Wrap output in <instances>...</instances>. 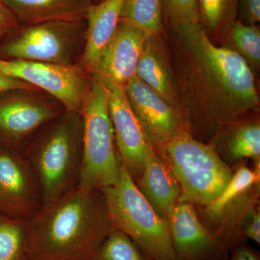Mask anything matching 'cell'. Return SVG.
I'll list each match as a JSON object with an SVG mask.
<instances>
[{"instance_id":"cell-1","label":"cell","mask_w":260,"mask_h":260,"mask_svg":"<svg viewBox=\"0 0 260 260\" xmlns=\"http://www.w3.org/2000/svg\"><path fill=\"white\" fill-rule=\"evenodd\" d=\"M167 42L184 121L188 118L211 132L259 109L249 65L235 51L212 42L200 23L169 30Z\"/></svg>"},{"instance_id":"cell-2","label":"cell","mask_w":260,"mask_h":260,"mask_svg":"<svg viewBox=\"0 0 260 260\" xmlns=\"http://www.w3.org/2000/svg\"><path fill=\"white\" fill-rule=\"evenodd\" d=\"M113 229L101 190L78 186L27 221L32 260H90Z\"/></svg>"},{"instance_id":"cell-3","label":"cell","mask_w":260,"mask_h":260,"mask_svg":"<svg viewBox=\"0 0 260 260\" xmlns=\"http://www.w3.org/2000/svg\"><path fill=\"white\" fill-rule=\"evenodd\" d=\"M23 152L35 174L43 205L78 186L83 164V120L66 112L48 123Z\"/></svg>"},{"instance_id":"cell-4","label":"cell","mask_w":260,"mask_h":260,"mask_svg":"<svg viewBox=\"0 0 260 260\" xmlns=\"http://www.w3.org/2000/svg\"><path fill=\"white\" fill-rule=\"evenodd\" d=\"M101 191L113 228L126 234L150 259L179 260L169 222L154 209L122 164L118 181Z\"/></svg>"},{"instance_id":"cell-5","label":"cell","mask_w":260,"mask_h":260,"mask_svg":"<svg viewBox=\"0 0 260 260\" xmlns=\"http://www.w3.org/2000/svg\"><path fill=\"white\" fill-rule=\"evenodd\" d=\"M83 120V164L78 187L102 190L119 179L121 164L115 148L109 112V90L92 79L81 112Z\"/></svg>"},{"instance_id":"cell-6","label":"cell","mask_w":260,"mask_h":260,"mask_svg":"<svg viewBox=\"0 0 260 260\" xmlns=\"http://www.w3.org/2000/svg\"><path fill=\"white\" fill-rule=\"evenodd\" d=\"M159 150L180 186L178 203L208 206L232 177L230 169L215 150L194 139L187 132L175 137Z\"/></svg>"},{"instance_id":"cell-7","label":"cell","mask_w":260,"mask_h":260,"mask_svg":"<svg viewBox=\"0 0 260 260\" xmlns=\"http://www.w3.org/2000/svg\"><path fill=\"white\" fill-rule=\"evenodd\" d=\"M79 23L56 20L28 25L0 44V58L73 64Z\"/></svg>"},{"instance_id":"cell-8","label":"cell","mask_w":260,"mask_h":260,"mask_svg":"<svg viewBox=\"0 0 260 260\" xmlns=\"http://www.w3.org/2000/svg\"><path fill=\"white\" fill-rule=\"evenodd\" d=\"M0 70L51 94L68 112H81L88 85L75 64L0 58Z\"/></svg>"},{"instance_id":"cell-9","label":"cell","mask_w":260,"mask_h":260,"mask_svg":"<svg viewBox=\"0 0 260 260\" xmlns=\"http://www.w3.org/2000/svg\"><path fill=\"white\" fill-rule=\"evenodd\" d=\"M24 90L0 93V144L22 154L39 130L61 115L59 108Z\"/></svg>"},{"instance_id":"cell-10","label":"cell","mask_w":260,"mask_h":260,"mask_svg":"<svg viewBox=\"0 0 260 260\" xmlns=\"http://www.w3.org/2000/svg\"><path fill=\"white\" fill-rule=\"evenodd\" d=\"M42 205L40 187L28 160L0 144V213L28 220Z\"/></svg>"},{"instance_id":"cell-11","label":"cell","mask_w":260,"mask_h":260,"mask_svg":"<svg viewBox=\"0 0 260 260\" xmlns=\"http://www.w3.org/2000/svg\"><path fill=\"white\" fill-rule=\"evenodd\" d=\"M150 36L134 24L120 20L90 71L93 79L108 90L124 88L136 76L140 56Z\"/></svg>"},{"instance_id":"cell-12","label":"cell","mask_w":260,"mask_h":260,"mask_svg":"<svg viewBox=\"0 0 260 260\" xmlns=\"http://www.w3.org/2000/svg\"><path fill=\"white\" fill-rule=\"evenodd\" d=\"M109 112L121 164L133 179L140 177L156 152L130 107L124 88L109 90Z\"/></svg>"},{"instance_id":"cell-13","label":"cell","mask_w":260,"mask_h":260,"mask_svg":"<svg viewBox=\"0 0 260 260\" xmlns=\"http://www.w3.org/2000/svg\"><path fill=\"white\" fill-rule=\"evenodd\" d=\"M124 91L154 148L159 150L175 137L187 132L181 114L138 77L126 84Z\"/></svg>"},{"instance_id":"cell-14","label":"cell","mask_w":260,"mask_h":260,"mask_svg":"<svg viewBox=\"0 0 260 260\" xmlns=\"http://www.w3.org/2000/svg\"><path fill=\"white\" fill-rule=\"evenodd\" d=\"M136 76L181 115L170 51L164 32L150 35L147 39L138 62Z\"/></svg>"},{"instance_id":"cell-15","label":"cell","mask_w":260,"mask_h":260,"mask_svg":"<svg viewBox=\"0 0 260 260\" xmlns=\"http://www.w3.org/2000/svg\"><path fill=\"white\" fill-rule=\"evenodd\" d=\"M168 222L179 260L201 259L216 247L215 237L200 221L191 203H178Z\"/></svg>"},{"instance_id":"cell-16","label":"cell","mask_w":260,"mask_h":260,"mask_svg":"<svg viewBox=\"0 0 260 260\" xmlns=\"http://www.w3.org/2000/svg\"><path fill=\"white\" fill-rule=\"evenodd\" d=\"M126 0H102L90 5L85 13L88 23L83 56L85 70L90 73L104 48L115 32Z\"/></svg>"},{"instance_id":"cell-17","label":"cell","mask_w":260,"mask_h":260,"mask_svg":"<svg viewBox=\"0 0 260 260\" xmlns=\"http://www.w3.org/2000/svg\"><path fill=\"white\" fill-rule=\"evenodd\" d=\"M18 21L32 25L44 22H80L90 0H3Z\"/></svg>"},{"instance_id":"cell-18","label":"cell","mask_w":260,"mask_h":260,"mask_svg":"<svg viewBox=\"0 0 260 260\" xmlns=\"http://www.w3.org/2000/svg\"><path fill=\"white\" fill-rule=\"evenodd\" d=\"M140 179V189L149 203L160 216L169 220L180 198V186L157 153L147 162Z\"/></svg>"},{"instance_id":"cell-19","label":"cell","mask_w":260,"mask_h":260,"mask_svg":"<svg viewBox=\"0 0 260 260\" xmlns=\"http://www.w3.org/2000/svg\"><path fill=\"white\" fill-rule=\"evenodd\" d=\"M239 0H197L199 21L212 42H223L237 21Z\"/></svg>"},{"instance_id":"cell-20","label":"cell","mask_w":260,"mask_h":260,"mask_svg":"<svg viewBox=\"0 0 260 260\" xmlns=\"http://www.w3.org/2000/svg\"><path fill=\"white\" fill-rule=\"evenodd\" d=\"M27 221L0 213V260H32Z\"/></svg>"},{"instance_id":"cell-21","label":"cell","mask_w":260,"mask_h":260,"mask_svg":"<svg viewBox=\"0 0 260 260\" xmlns=\"http://www.w3.org/2000/svg\"><path fill=\"white\" fill-rule=\"evenodd\" d=\"M225 47L239 54L254 75L260 69V30L257 25L237 21L232 25L224 42Z\"/></svg>"},{"instance_id":"cell-22","label":"cell","mask_w":260,"mask_h":260,"mask_svg":"<svg viewBox=\"0 0 260 260\" xmlns=\"http://www.w3.org/2000/svg\"><path fill=\"white\" fill-rule=\"evenodd\" d=\"M121 20L134 24L150 35L162 34V0H126Z\"/></svg>"},{"instance_id":"cell-23","label":"cell","mask_w":260,"mask_h":260,"mask_svg":"<svg viewBox=\"0 0 260 260\" xmlns=\"http://www.w3.org/2000/svg\"><path fill=\"white\" fill-rule=\"evenodd\" d=\"M90 260H146L126 234L113 228Z\"/></svg>"},{"instance_id":"cell-24","label":"cell","mask_w":260,"mask_h":260,"mask_svg":"<svg viewBox=\"0 0 260 260\" xmlns=\"http://www.w3.org/2000/svg\"><path fill=\"white\" fill-rule=\"evenodd\" d=\"M259 174L246 167L239 169L232 175L226 185L211 204L208 205V212L210 215L218 216L224 208L237 196L242 194L253 184L259 181Z\"/></svg>"},{"instance_id":"cell-25","label":"cell","mask_w":260,"mask_h":260,"mask_svg":"<svg viewBox=\"0 0 260 260\" xmlns=\"http://www.w3.org/2000/svg\"><path fill=\"white\" fill-rule=\"evenodd\" d=\"M231 155L235 159H259L260 126L259 123L246 124L238 127L229 142Z\"/></svg>"},{"instance_id":"cell-26","label":"cell","mask_w":260,"mask_h":260,"mask_svg":"<svg viewBox=\"0 0 260 260\" xmlns=\"http://www.w3.org/2000/svg\"><path fill=\"white\" fill-rule=\"evenodd\" d=\"M164 19L169 30L200 23L197 0H162Z\"/></svg>"},{"instance_id":"cell-27","label":"cell","mask_w":260,"mask_h":260,"mask_svg":"<svg viewBox=\"0 0 260 260\" xmlns=\"http://www.w3.org/2000/svg\"><path fill=\"white\" fill-rule=\"evenodd\" d=\"M237 20L249 25L260 22V0H239Z\"/></svg>"},{"instance_id":"cell-28","label":"cell","mask_w":260,"mask_h":260,"mask_svg":"<svg viewBox=\"0 0 260 260\" xmlns=\"http://www.w3.org/2000/svg\"><path fill=\"white\" fill-rule=\"evenodd\" d=\"M18 23L15 15L0 0V44L13 32Z\"/></svg>"},{"instance_id":"cell-29","label":"cell","mask_w":260,"mask_h":260,"mask_svg":"<svg viewBox=\"0 0 260 260\" xmlns=\"http://www.w3.org/2000/svg\"><path fill=\"white\" fill-rule=\"evenodd\" d=\"M30 84L8 76L0 70V93L14 90H36Z\"/></svg>"},{"instance_id":"cell-30","label":"cell","mask_w":260,"mask_h":260,"mask_svg":"<svg viewBox=\"0 0 260 260\" xmlns=\"http://www.w3.org/2000/svg\"><path fill=\"white\" fill-rule=\"evenodd\" d=\"M245 237L254 241L256 244H260V216L256 212H252L243 229Z\"/></svg>"},{"instance_id":"cell-31","label":"cell","mask_w":260,"mask_h":260,"mask_svg":"<svg viewBox=\"0 0 260 260\" xmlns=\"http://www.w3.org/2000/svg\"><path fill=\"white\" fill-rule=\"evenodd\" d=\"M232 260H259V257L250 249L246 247L239 248L236 251Z\"/></svg>"},{"instance_id":"cell-32","label":"cell","mask_w":260,"mask_h":260,"mask_svg":"<svg viewBox=\"0 0 260 260\" xmlns=\"http://www.w3.org/2000/svg\"><path fill=\"white\" fill-rule=\"evenodd\" d=\"M96 1H97V2H99H99L102 1V0H96Z\"/></svg>"}]
</instances>
